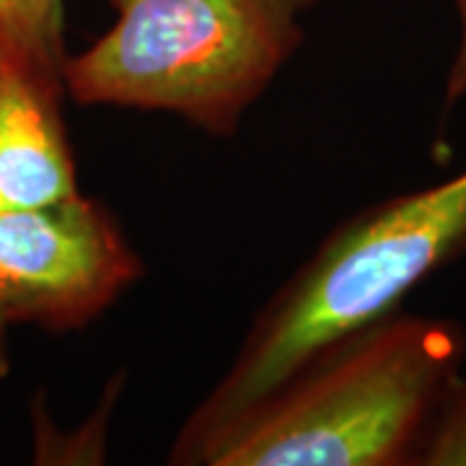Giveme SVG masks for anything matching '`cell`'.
<instances>
[{"label": "cell", "instance_id": "5", "mask_svg": "<svg viewBox=\"0 0 466 466\" xmlns=\"http://www.w3.org/2000/svg\"><path fill=\"white\" fill-rule=\"evenodd\" d=\"M66 84L0 63V210H29L78 195L60 96Z\"/></svg>", "mask_w": 466, "mask_h": 466}, {"label": "cell", "instance_id": "8", "mask_svg": "<svg viewBox=\"0 0 466 466\" xmlns=\"http://www.w3.org/2000/svg\"><path fill=\"white\" fill-rule=\"evenodd\" d=\"M8 321L3 319L0 314V379L3 376H8V370H11V358H8Z\"/></svg>", "mask_w": 466, "mask_h": 466}, {"label": "cell", "instance_id": "7", "mask_svg": "<svg viewBox=\"0 0 466 466\" xmlns=\"http://www.w3.org/2000/svg\"><path fill=\"white\" fill-rule=\"evenodd\" d=\"M459 14V50L449 73V101H456L466 94V0H453Z\"/></svg>", "mask_w": 466, "mask_h": 466}, {"label": "cell", "instance_id": "6", "mask_svg": "<svg viewBox=\"0 0 466 466\" xmlns=\"http://www.w3.org/2000/svg\"><path fill=\"white\" fill-rule=\"evenodd\" d=\"M0 63L63 81V0H0Z\"/></svg>", "mask_w": 466, "mask_h": 466}, {"label": "cell", "instance_id": "3", "mask_svg": "<svg viewBox=\"0 0 466 466\" xmlns=\"http://www.w3.org/2000/svg\"><path fill=\"white\" fill-rule=\"evenodd\" d=\"M311 3L112 0V29L66 57L63 81L78 104L174 112L228 135L303 42Z\"/></svg>", "mask_w": 466, "mask_h": 466}, {"label": "cell", "instance_id": "4", "mask_svg": "<svg viewBox=\"0 0 466 466\" xmlns=\"http://www.w3.org/2000/svg\"><path fill=\"white\" fill-rule=\"evenodd\" d=\"M143 272L115 216L81 195L0 210V314L47 332L81 329Z\"/></svg>", "mask_w": 466, "mask_h": 466}, {"label": "cell", "instance_id": "1", "mask_svg": "<svg viewBox=\"0 0 466 466\" xmlns=\"http://www.w3.org/2000/svg\"><path fill=\"white\" fill-rule=\"evenodd\" d=\"M464 352L449 321L391 314L210 435L192 464H464Z\"/></svg>", "mask_w": 466, "mask_h": 466}, {"label": "cell", "instance_id": "2", "mask_svg": "<svg viewBox=\"0 0 466 466\" xmlns=\"http://www.w3.org/2000/svg\"><path fill=\"white\" fill-rule=\"evenodd\" d=\"M466 251V171L358 213L267 300L216 389L171 449V464L192 456L324 350L391 317L431 272Z\"/></svg>", "mask_w": 466, "mask_h": 466}]
</instances>
